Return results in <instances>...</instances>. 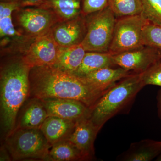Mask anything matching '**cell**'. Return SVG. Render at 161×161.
Wrapping results in <instances>:
<instances>
[{
  "label": "cell",
  "instance_id": "6da1fadb",
  "mask_svg": "<svg viewBox=\"0 0 161 161\" xmlns=\"http://www.w3.org/2000/svg\"><path fill=\"white\" fill-rule=\"evenodd\" d=\"M29 81V98L74 99L82 103L90 109L108 89H97L80 77L53 65L31 68Z\"/></svg>",
  "mask_w": 161,
  "mask_h": 161
},
{
  "label": "cell",
  "instance_id": "7a4b0ae2",
  "mask_svg": "<svg viewBox=\"0 0 161 161\" xmlns=\"http://www.w3.org/2000/svg\"><path fill=\"white\" fill-rule=\"evenodd\" d=\"M31 69L21 58L10 61L1 69L0 117L5 138L16 128L20 110L29 98Z\"/></svg>",
  "mask_w": 161,
  "mask_h": 161
},
{
  "label": "cell",
  "instance_id": "3957f363",
  "mask_svg": "<svg viewBox=\"0 0 161 161\" xmlns=\"http://www.w3.org/2000/svg\"><path fill=\"white\" fill-rule=\"evenodd\" d=\"M144 84L141 73H133L110 87L90 109L88 118L100 130L135 100Z\"/></svg>",
  "mask_w": 161,
  "mask_h": 161
},
{
  "label": "cell",
  "instance_id": "277c9868",
  "mask_svg": "<svg viewBox=\"0 0 161 161\" xmlns=\"http://www.w3.org/2000/svg\"><path fill=\"white\" fill-rule=\"evenodd\" d=\"M5 140L13 160H48L52 145L40 129L15 128Z\"/></svg>",
  "mask_w": 161,
  "mask_h": 161
},
{
  "label": "cell",
  "instance_id": "5b68a950",
  "mask_svg": "<svg viewBox=\"0 0 161 161\" xmlns=\"http://www.w3.org/2000/svg\"><path fill=\"white\" fill-rule=\"evenodd\" d=\"M93 14L81 44L86 52H109L117 18L108 6Z\"/></svg>",
  "mask_w": 161,
  "mask_h": 161
},
{
  "label": "cell",
  "instance_id": "8992f818",
  "mask_svg": "<svg viewBox=\"0 0 161 161\" xmlns=\"http://www.w3.org/2000/svg\"><path fill=\"white\" fill-rule=\"evenodd\" d=\"M148 22L142 14L117 18L109 53L117 55L145 46L143 30Z\"/></svg>",
  "mask_w": 161,
  "mask_h": 161
},
{
  "label": "cell",
  "instance_id": "52a82bcc",
  "mask_svg": "<svg viewBox=\"0 0 161 161\" xmlns=\"http://www.w3.org/2000/svg\"><path fill=\"white\" fill-rule=\"evenodd\" d=\"M17 11L18 23L31 37L36 38L45 34L60 22L58 16L53 10L44 7L20 8Z\"/></svg>",
  "mask_w": 161,
  "mask_h": 161
},
{
  "label": "cell",
  "instance_id": "ba28073f",
  "mask_svg": "<svg viewBox=\"0 0 161 161\" xmlns=\"http://www.w3.org/2000/svg\"><path fill=\"white\" fill-rule=\"evenodd\" d=\"M59 47L51 30L45 34L35 38L21 59L31 68L36 66L53 65Z\"/></svg>",
  "mask_w": 161,
  "mask_h": 161
},
{
  "label": "cell",
  "instance_id": "9c48e42d",
  "mask_svg": "<svg viewBox=\"0 0 161 161\" xmlns=\"http://www.w3.org/2000/svg\"><path fill=\"white\" fill-rule=\"evenodd\" d=\"M112 58L115 66L132 73H142L161 60V50L145 45L138 49L113 55Z\"/></svg>",
  "mask_w": 161,
  "mask_h": 161
},
{
  "label": "cell",
  "instance_id": "30bf717a",
  "mask_svg": "<svg viewBox=\"0 0 161 161\" xmlns=\"http://www.w3.org/2000/svg\"><path fill=\"white\" fill-rule=\"evenodd\" d=\"M80 15L72 19L59 22L51 30L58 45L69 47L82 42L87 29V22Z\"/></svg>",
  "mask_w": 161,
  "mask_h": 161
},
{
  "label": "cell",
  "instance_id": "8fae6325",
  "mask_svg": "<svg viewBox=\"0 0 161 161\" xmlns=\"http://www.w3.org/2000/svg\"><path fill=\"white\" fill-rule=\"evenodd\" d=\"M41 100L46 108L48 116L77 121L89 114V108L78 101L58 98Z\"/></svg>",
  "mask_w": 161,
  "mask_h": 161
},
{
  "label": "cell",
  "instance_id": "7c38bea8",
  "mask_svg": "<svg viewBox=\"0 0 161 161\" xmlns=\"http://www.w3.org/2000/svg\"><path fill=\"white\" fill-rule=\"evenodd\" d=\"M88 116L76 122L74 131L67 139L71 142L82 153L86 160L92 159L94 157V142L100 130Z\"/></svg>",
  "mask_w": 161,
  "mask_h": 161
},
{
  "label": "cell",
  "instance_id": "4fadbf2b",
  "mask_svg": "<svg viewBox=\"0 0 161 161\" xmlns=\"http://www.w3.org/2000/svg\"><path fill=\"white\" fill-rule=\"evenodd\" d=\"M132 73L119 67H108L80 78L95 88L105 91L117 81Z\"/></svg>",
  "mask_w": 161,
  "mask_h": 161
},
{
  "label": "cell",
  "instance_id": "5bb4252c",
  "mask_svg": "<svg viewBox=\"0 0 161 161\" xmlns=\"http://www.w3.org/2000/svg\"><path fill=\"white\" fill-rule=\"evenodd\" d=\"M18 116L16 128L40 129L48 113L41 99L31 98Z\"/></svg>",
  "mask_w": 161,
  "mask_h": 161
},
{
  "label": "cell",
  "instance_id": "9a60e30c",
  "mask_svg": "<svg viewBox=\"0 0 161 161\" xmlns=\"http://www.w3.org/2000/svg\"><path fill=\"white\" fill-rule=\"evenodd\" d=\"M76 122L48 116L40 129L52 146L60 141L68 139L74 131Z\"/></svg>",
  "mask_w": 161,
  "mask_h": 161
},
{
  "label": "cell",
  "instance_id": "2e32d148",
  "mask_svg": "<svg viewBox=\"0 0 161 161\" xmlns=\"http://www.w3.org/2000/svg\"><path fill=\"white\" fill-rule=\"evenodd\" d=\"M161 153V141L145 139L132 143L119 159L124 161H150Z\"/></svg>",
  "mask_w": 161,
  "mask_h": 161
},
{
  "label": "cell",
  "instance_id": "e0dca14e",
  "mask_svg": "<svg viewBox=\"0 0 161 161\" xmlns=\"http://www.w3.org/2000/svg\"><path fill=\"white\" fill-rule=\"evenodd\" d=\"M86 52L81 43L69 47L60 46L53 66L74 74L82 63Z\"/></svg>",
  "mask_w": 161,
  "mask_h": 161
},
{
  "label": "cell",
  "instance_id": "ac0fdd59",
  "mask_svg": "<svg viewBox=\"0 0 161 161\" xmlns=\"http://www.w3.org/2000/svg\"><path fill=\"white\" fill-rule=\"evenodd\" d=\"M112 56L109 52H86L82 63L74 74L82 77L103 68L115 66Z\"/></svg>",
  "mask_w": 161,
  "mask_h": 161
},
{
  "label": "cell",
  "instance_id": "d6986e66",
  "mask_svg": "<svg viewBox=\"0 0 161 161\" xmlns=\"http://www.w3.org/2000/svg\"><path fill=\"white\" fill-rule=\"evenodd\" d=\"M21 8L19 2L0 3V36L2 40L18 39L21 36L14 28L12 15ZM5 40V42H6Z\"/></svg>",
  "mask_w": 161,
  "mask_h": 161
},
{
  "label": "cell",
  "instance_id": "ffe728a7",
  "mask_svg": "<svg viewBox=\"0 0 161 161\" xmlns=\"http://www.w3.org/2000/svg\"><path fill=\"white\" fill-rule=\"evenodd\" d=\"M81 3L82 0H47L39 6L51 9L61 22L80 15Z\"/></svg>",
  "mask_w": 161,
  "mask_h": 161
},
{
  "label": "cell",
  "instance_id": "44dd1931",
  "mask_svg": "<svg viewBox=\"0 0 161 161\" xmlns=\"http://www.w3.org/2000/svg\"><path fill=\"white\" fill-rule=\"evenodd\" d=\"M48 160L73 161L86 160L82 153L68 140L53 145L49 150Z\"/></svg>",
  "mask_w": 161,
  "mask_h": 161
},
{
  "label": "cell",
  "instance_id": "7402d4cb",
  "mask_svg": "<svg viewBox=\"0 0 161 161\" xmlns=\"http://www.w3.org/2000/svg\"><path fill=\"white\" fill-rule=\"evenodd\" d=\"M116 18L141 14V0H108V6Z\"/></svg>",
  "mask_w": 161,
  "mask_h": 161
},
{
  "label": "cell",
  "instance_id": "603a6c76",
  "mask_svg": "<svg viewBox=\"0 0 161 161\" xmlns=\"http://www.w3.org/2000/svg\"><path fill=\"white\" fill-rule=\"evenodd\" d=\"M142 14L150 23L161 26V0H141Z\"/></svg>",
  "mask_w": 161,
  "mask_h": 161
},
{
  "label": "cell",
  "instance_id": "cb8c5ba5",
  "mask_svg": "<svg viewBox=\"0 0 161 161\" xmlns=\"http://www.w3.org/2000/svg\"><path fill=\"white\" fill-rule=\"evenodd\" d=\"M142 39L144 45L161 50V26L148 22L144 26Z\"/></svg>",
  "mask_w": 161,
  "mask_h": 161
},
{
  "label": "cell",
  "instance_id": "d4e9b609",
  "mask_svg": "<svg viewBox=\"0 0 161 161\" xmlns=\"http://www.w3.org/2000/svg\"><path fill=\"white\" fill-rule=\"evenodd\" d=\"M141 77L145 86L161 87V60L156 62L146 71L141 73Z\"/></svg>",
  "mask_w": 161,
  "mask_h": 161
},
{
  "label": "cell",
  "instance_id": "484cf974",
  "mask_svg": "<svg viewBox=\"0 0 161 161\" xmlns=\"http://www.w3.org/2000/svg\"><path fill=\"white\" fill-rule=\"evenodd\" d=\"M108 6V0H82L80 15L85 17L98 12Z\"/></svg>",
  "mask_w": 161,
  "mask_h": 161
},
{
  "label": "cell",
  "instance_id": "4316f807",
  "mask_svg": "<svg viewBox=\"0 0 161 161\" xmlns=\"http://www.w3.org/2000/svg\"><path fill=\"white\" fill-rule=\"evenodd\" d=\"M47 0H19L21 8L28 7H37L41 6Z\"/></svg>",
  "mask_w": 161,
  "mask_h": 161
},
{
  "label": "cell",
  "instance_id": "83f0119b",
  "mask_svg": "<svg viewBox=\"0 0 161 161\" xmlns=\"http://www.w3.org/2000/svg\"><path fill=\"white\" fill-rule=\"evenodd\" d=\"M12 158L11 156L8 152V150L6 149L5 146H3L1 149V156H0V160L1 161H10Z\"/></svg>",
  "mask_w": 161,
  "mask_h": 161
},
{
  "label": "cell",
  "instance_id": "f1b7e54d",
  "mask_svg": "<svg viewBox=\"0 0 161 161\" xmlns=\"http://www.w3.org/2000/svg\"><path fill=\"white\" fill-rule=\"evenodd\" d=\"M157 100L158 114L161 119V89L158 91L157 96Z\"/></svg>",
  "mask_w": 161,
  "mask_h": 161
},
{
  "label": "cell",
  "instance_id": "f546056e",
  "mask_svg": "<svg viewBox=\"0 0 161 161\" xmlns=\"http://www.w3.org/2000/svg\"><path fill=\"white\" fill-rule=\"evenodd\" d=\"M19 2V0H1V2Z\"/></svg>",
  "mask_w": 161,
  "mask_h": 161
},
{
  "label": "cell",
  "instance_id": "4dcf8cb0",
  "mask_svg": "<svg viewBox=\"0 0 161 161\" xmlns=\"http://www.w3.org/2000/svg\"><path fill=\"white\" fill-rule=\"evenodd\" d=\"M156 161H161V153L158 156L157 158H156Z\"/></svg>",
  "mask_w": 161,
  "mask_h": 161
}]
</instances>
